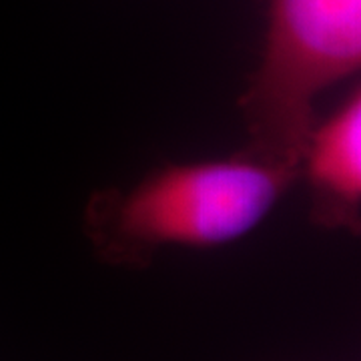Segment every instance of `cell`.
<instances>
[{"label":"cell","mask_w":361,"mask_h":361,"mask_svg":"<svg viewBox=\"0 0 361 361\" xmlns=\"http://www.w3.org/2000/svg\"><path fill=\"white\" fill-rule=\"evenodd\" d=\"M361 68V0H267L257 66L239 97L247 151L295 169L315 103Z\"/></svg>","instance_id":"7a4b0ae2"},{"label":"cell","mask_w":361,"mask_h":361,"mask_svg":"<svg viewBox=\"0 0 361 361\" xmlns=\"http://www.w3.org/2000/svg\"><path fill=\"white\" fill-rule=\"evenodd\" d=\"M295 183V169L247 149L165 163L129 187L97 191L85 205L82 231L101 261L142 269L169 247L213 249L243 239Z\"/></svg>","instance_id":"6da1fadb"},{"label":"cell","mask_w":361,"mask_h":361,"mask_svg":"<svg viewBox=\"0 0 361 361\" xmlns=\"http://www.w3.org/2000/svg\"><path fill=\"white\" fill-rule=\"evenodd\" d=\"M297 180L310 195V219L325 231L361 229V89L315 118L297 161Z\"/></svg>","instance_id":"3957f363"}]
</instances>
